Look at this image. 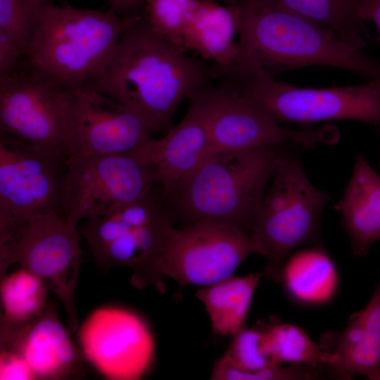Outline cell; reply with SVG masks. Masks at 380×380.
I'll return each mask as SVG.
<instances>
[{
    "mask_svg": "<svg viewBox=\"0 0 380 380\" xmlns=\"http://www.w3.org/2000/svg\"><path fill=\"white\" fill-rule=\"evenodd\" d=\"M216 77L213 66L155 33L144 15L127 26L101 73L86 84L138 113L154 134H165L180 103Z\"/></svg>",
    "mask_w": 380,
    "mask_h": 380,
    "instance_id": "obj_1",
    "label": "cell"
},
{
    "mask_svg": "<svg viewBox=\"0 0 380 380\" xmlns=\"http://www.w3.org/2000/svg\"><path fill=\"white\" fill-rule=\"evenodd\" d=\"M237 53L230 69L274 73L312 65L334 67L380 80V61L316 23L266 0H234Z\"/></svg>",
    "mask_w": 380,
    "mask_h": 380,
    "instance_id": "obj_2",
    "label": "cell"
},
{
    "mask_svg": "<svg viewBox=\"0 0 380 380\" xmlns=\"http://www.w3.org/2000/svg\"><path fill=\"white\" fill-rule=\"evenodd\" d=\"M139 15L46 4L36 15L21 65L65 89L84 85L101 73Z\"/></svg>",
    "mask_w": 380,
    "mask_h": 380,
    "instance_id": "obj_3",
    "label": "cell"
},
{
    "mask_svg": "<svg viewBox=\"0 0 380 380\" xmlns=\"http://www.w3.org/2000/svg\"><path fill=\"white\" fill-rule=\"evenodd\" d=\"M283 146L211 155L165 198L186 223L209 220L249 231Z\"/></svg>",
    "mask_w": 380,
    "mask_h": 380,
    "instance_id": "obj_4",
    "label": "cell"
},
{
    "mask_svg": "<svg viewBox=\"0 0 380 380\" xmlns=\"http://www.w3.org/2000/svg\"><path fill=\"white\" fill-rule=\"evenodd\" d=\"M271 180L249 232L268 260L263 275L277 283L296 248L320 246L321 216L331 196L310 182L298 156L282 150Z\"/></svg>",
    "mask_w": 380,
    "mask_h": 380,
    "instance_id": "obj_5",
    "label": "cell"
},
{
    "mask_svg": "<svg viewBox=\"0 0 380 380\" xmlns=\"http://www.w3.org/2000/svg\"><path fill=\"white\" fill-rule=\"evenodd\" d=\"M177 216L158 190L78 225L96 264L104 270L128 267L132 284L151 286L153 268Z\"/></svg>",
    "mask_w": 380,
    "mask_h": 380,
    "instance_id": "obj_6",
    "label": "cell"
},
{
    "mask_svg": "<svg viewBox=\"0 0 380 380\" xmlns=\"http://www.w3.org/2000/svg\"><path fill=\"white\" fill-rule=\"evenodd\" d=\"M252 254L262 255L253 234L235 224L209 220L173 226L169 231L153 268L151 286L163 289V278L179 287H201L233 275Z\"/></svg>",
    "mask_w": 380,
    "mask_h": 380,
    "instance_id": "obj_7",
    "label": "cell"
},
{
    "mask_svg": "<svg viewBox=\"0 0 380 380\" xmlns=\"http://www.w3.org/2000/svg\"><path fill=\"white\" fill-rule=\"evenodd\" d=\"M228 87L246 96L277 122L311 124L354 120L380 125V80L331 88L298 87L259 71H242Z\"/></svg>",
    "mask_w": 380,
    "mask_h": 380,
    "instance_id": "obj_8",
    "label": "cell"
},
{
    "mask_svg": "<svg viewBox=\"0 0 380 380\" xmlns=\"http://www.w3.org/2000/svg\"><path fill=\"white\" fill-rule=\"evenodd\" d=\"M80 235L77 226L52 213L0 236L1 277L14 263L39 277L62 302L70 333L78 327L75 292L82 262Z\"/></svg>",
    "mask_w": 380,
    "mask_h": 380,
    "instance_id": "obj_9",
    "label": "cell"
},
{
    "mask_svg": "<svg viewBox=\"0 0 380 380\" xmlns=\"http://www.w3.org/2000/svg\"><path fill=\"white\" fill-rule=\"evenodd\" d=\"M157 187L151 166L133 151L67 160L63 215L70 224L107 215Z\"/></svg>",
    "mask_w": 380,
    "mask_h": 380,
    "instance_id": "obj_10",
    "label": "cell"
},
{
    "mask_svg": "<svg viewBox=\"0 0 380 380\" xmlns=\"http://www.w3.org/2000/svg\"><path fill=\"white\" fill-rule=\"evenodd\" d=\"M66 167L65 158L0 132V236L42 215L63 217Z\"/></svg>",
    "mask_w": 380,
    "mask_h": 380,
    "instance_id": "obj_11",
    "label": "cell"
},
{
    "mask_svg": "<svg viewBox=\"0 0 380 380\" xmlns=\"http://www.w3.org/2000/svg\"><path fill=\"white\" fill-rule=\"evenodd\" d=\"M202 108L213 155L267 145H298L315 148L335 144L338 132L333 126L310 130L281 127L266 112L234 89L221 86L196 94Z\"/></svg>",
    "mask_w": 380,
    "mask_h": 380,
    "instance_id": "obj_12",
    "label": "cell"
},
{
    "mask_svg": "<svg viewBox=\"0 0 380 380\" xmlns=\"http://www.w3.org/2000/svg\"><path fill=\"white\" fill-rule=\"evenodd\" d=\"M68 91L20 65L0 76V132L68 160Z\"/></svg>",
    "mask_w": 380,
    "mask_h": 380,
    "instance_id": "obj_13",
    "label": "cell"
},
{
    "mask_svg": "<svg viewBox=\"0 0 380 380\" xmlns=\"http://www.w3.org/2000/svg\"><path fill=\"white\" fill-rule=\"evenodd\" d=\"M67 91L68 160L132 152L153 137L146 120L114 98L87 84Z\"/></svg>",
    "mask_w": 380,
    "mask_h": 380,
    "instance_id": "obj_14",
    "label": "cell"
},
{
    "mask_svg": "<svg viewBox=\"0 0 380 380\" xmlns=\"http://www.w3.org/2000/svg\"><path fill=\"white\" fill-rule=\"evenodd\" d=\"M85 360L106 378L141 379L155 359V341L146 322L118 306L94 310L78 330Z\"/></svg>",
    "mask_w": 380,
    "mask_h": 380,
    "instance_id": "obj_15",
    "label": "cell"
},
{
    "mask_svg": "<svg viewBox=\"0 0 380 380\" xmlns=\"http://www.w3.org/2000/svg\"><path fill=\"white\" fill-rule=\"evenodd\" d=\"M58 305L48 303L30 321L1 325V350H11L28 364L36 379L61 380L80 376L84 360L59 319Z\"/></svg>",
    "mask_w": 380,
    "mask_h": 380,
    "instance_id": "obj_16",
    "label": "cell"
},
{
    "mask_svg": "<svg viewBox=\"0 0 380 380\" xmlns=\"http://www.w3.org/2000/svg\"><path fill=\"white\" fill-rule=\"evenodd\" d=\"M189 100V109L178 124L133 151L151 167L164 198L213 155L201 104L196 95Z\"/></svg>",
    "mask_w": 380,
    "mask_h": 380,
    "instance_id": "obj_17",
    "label": "cell"
},
{
    "mask_svg": "<svg viewBox=\"0 0 380 380\" xmlns=\"http://www.w3.org/2000/svg\"><path fill=\"white\" fill-rule=\"evenodd\" d=\"M349 235L353 255L365 256L380 240V175L357 153L343 198L335 205Z\"/></svg>",
    "mask_w": 380,
    "mask_h": 380,
    "instance_id": "obj_18",
    "label": "cell"
},
{
    "mask_svg": "<svg viewBox=\"0 0 380 380\" xmlns=\"http://www.w3.org/2000/svg\"><path fill=\"white\" fill-rule=\"evenodd\" d=\"M239 20L234 1L223 6L215 0H198L182 35L181 49L193 50L214 63L216 71L230 67L237 53Z\"/></svg>",
    "mask_w": 380,
    "mask_h": 380,
    "instance_id": "obj_19",
    "label": "cell"
},
{
    "mask_svg": "<svg viewBox=\"0 0 380 380\" xmlns=\"http://www.w3.org/2000/svg\"><path fill=\"white\" fill-rule=\"evenodd\" d=\"M280 282L296 303L319 306L336 296L339 283L337 268L320 246L291 254L282 268Z\"/></svg>",
    "mask_w": 380,
    "mask_h": 380,
    "instance_id": "obj_20",
    "label": "cell"
},
{
    "mask_svg": "<svg viewBox=\"0 0 380 380\" xmlns=\"http://www.w3.org/2000/svg\"><path fill=\"white\" fill-rule=\"evenodd\" d=\"M263 273L231 276L199 288L196 296L203 303L213 334L233 336L246 326L255 291Z\"/></svg>",
    "mask_w": 380,
    "mask_h": 380,
    "instance_id": "obj_21",
    "label": "cell"
},
{
    "mask_svg": "<svg viewBox=\"0 0 380 380\" xmlns=\"http://www.w3.org/2000/svg\"><path fill=\"white\" fill-rule=\"evenodd\" d=\"M335 33L360 50L366 42L365 22L360 18L357 0H266Z\"/></svg>",
    "mask_w": 380,
    "mask_h": 380,
    "instance_id": "obj_22",
    "label": "cell"
},
{
    "mask_svg": "<svg viewBox=\"0 0 380 380\" xmlns=\"http://www.w3.org/2000/svg\"><path fill=\"white\" fill-rule=\"evenodd\" d=\"M262 333L264 348L275 365L284 363L328 368V355L300 327L276 317L257 323Z\"/></svg>",
    "mask_w": 380,
    "mask_h": 380,
    "instance_id": "obj_23",
    "label": "cell"
},
{
    "mask_svg": "<svg viewBox=\"0 0 380 380\" xmlns=\"http://www.w3.org/2000/svg\"><path fill=\"white\" fill-rule=\"evenodd\" d=\"M47 290L39 277L22 267L1 277V325H20L39 315L48 303Z\"/></svg>",
    "mask_w": 380,
    "mask_h": 380,
    "instance_id": "obj_24",
    "label": "cell"
},
{
    "mask_svg": "<svg viewBox=\"0 0 380 380\" xmlns=\"http://www.w3.org/2000/svg\"><path fill=\"white\" fill-rule=\"evenodd\" d=\"M325 352L329 369L339 377L350 379L362 375L380 380V331L366 328L356 342Z\"/></svg>",
    "mask_w": 380,
    "mask_h": 380,
    "instance_id": "obj_25",
    "label": "cell"
},
{
    "mask_svg": "<svg viewBox=\"0 0 380 380\" xmlns=\"http://www.w3.org/2000/svg\"><path fill=\"white\" fill-rule=\"evenodd\" d=\"M197 1L146 0L144 17L155 33L181 49L183 33Z\"/></svg>",
    "mask_w": 380,
    "mask_h": 380,
    "instance_id": "obj_26",
    "label": "cell"
},
{
    "mask_svg": "<svg viewBox=\"0 0 380 380\" xmlns=\"http://www.w3.org/2000/svg\"><path fill=\"white\" fill-rule=\"evenodd\" d=\"M228 348L219 360L241 372H252L276 365L266 353L262 333L257 324L245 326L232 336Z\"/></svg>",
    "mask_w": 380,
    "mask_h": 380,
    "instance_id": "obj_27",
    "label": "cell"
},
{
    "mask_svg": "<svg viewBox=\"0 0 380 380\" xmlns=\"http://www.w3.org/2000/svg\"><path fill=\"white\" fill-rule=\"evenodd\" d=\"M322 368L305 365H272L262 369L246 372L236 370L219 360L212 370L213 380H309L321 377Z\"/></svg>",
    "mask_w": 380,
    "mask_h": 380,
    "instance_id": "obj_28",
    "label": "cell"
},
{
    "mask_svg": "<svg viewBox=\"0 0 380 380\" xmlns=\"http://www.w3.org/2000/svg\"><path fill=\"white\" fill-rule=\"evenodd\" d=\"M37 13L27 0H0V31L26 53Z\"/></svg>",
    "mask_w": 380,
    "mask_h": 380,
    "instance_id": "obj_29",
    "label": "cell"
},
{
    "mask_svg": "<svg viewBox=\"0 0 380 380\" xmlns=\"http://www.w3.org/2000/svg\"><path fill=\"white\" fill-rule=\"evenodd\" d=\"M1 380L36 379L26 361L17 353L11 350H1Z\"/></svg>",
    "mask_w": 380,
    "mask_h": 380,
    "instance_id": "obj_30",
    "label": "cell"
},
{
    "mask_svg": "<svg viewBox=\"0 0 380 380\" xmlns=\"http://www.w3.org/2000/svg\"><path fill=\"white\" fill-rule=\"evenodd\" d=\"M24 58L22 49L0 31V76L9 75L18 70Z\"/></svg>",
    "mask_w": 380,
    "mask_h": 380,
    "instance_id": "obj_31",
    "label": "cell"
},
{
    "mask_svg": "<svg viewBox=\"0 0 380 380\" xmlns=\"http://www.w3.org/2000/svg\"><path fill=\"white\" fill-rule=\"evenodd\" d=\"M356 9L365 22L372 20L378 30L377 41L380 42V0H357Z\"/></svg>",
    "mask_w": 380,
    "mask_h": 380,
    "instance_id": "obj_32",
    "label": "cell"
},
{
    "mask_svg": "<svg viewBox=\"0 0 380 380\" xmlns=\"http://www.w3.org/2000/svg\"><path fill=\"white\" fill-rule=\"evenodd\" d=\"M110 4V8L115 11L119 14L123 16H129V15L135 14V12L139 10L145 5L146 0H108Z\"/></svg>",
    "mask_w": 380,
    "mask_h": 380,
    "instance_id": "obj_33",
    "label": "cell"
},
{
    "mask_svg": "<svg viewBox=\"0 0 380 380\" xmlns=\"http://www.w3.org/2000/svg\"><path fill=\"white\" fill-rule=\"evenodd\" d=\"M27 1L37 13L43 6L51 2V0H27Z\"/></svg>",
    "mask_w": 380,
    "mask_h": 380,
    "instance_id": "obj_34",
    "label": "cell"
}]
</instances>
